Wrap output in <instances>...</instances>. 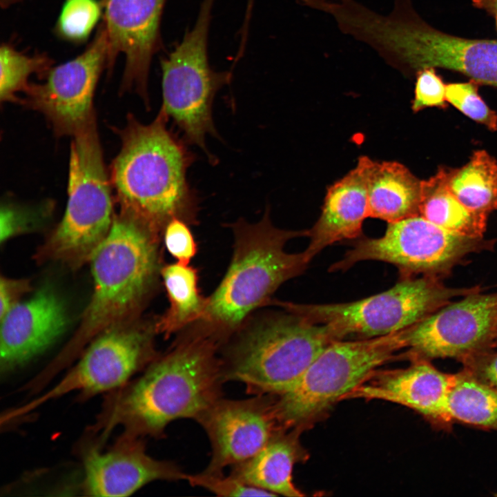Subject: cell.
I'll return each instance as SVG.
<instances>
[{"instance_id":"1f68e13d","label":"cell","mask_w":497,"mask_h":497,"mask_svg":"<svg viewBox=\"0 0 497 497\" xmlns=\"http://www.w3.org/2000/svg\"><path fill=\"white\" fill-rule=\"evenodd\" d=\"M164 244L169 253L177 262L188 264L197 253V247L186 221L172 218L164 227Z\"/></svg>"},{"instance_id":"d6986e66","label":"cell","mask_w":497,"mask_h":497,"mask_svg":"<svg viewBox=\"0 0 497 497\" xmlns=\"http://www.w3.org/2000/svg\"><path fill=\"white\" fill-rule=\"evenodd\" d=\"M66 305L50 287L18 302L1 318L0 370L8 373L46 351L65 331Z\"/></svg>"},{"instance_id":"4dcf8cb0","label":"cell","mask_w":497,"mask_h":497,"mask_svg":"<svg viewBox=\"0 0 497 497\" xmlns=\"http://www.w3.org/2000/svg\"><path fill=\"white\" fill-rule=\"evenodd\" d=\"M416 76L412 110L417 112L427 107L445 106L446 84L438 75L435 68H422Z\"/></svg>"},{"instance_id":"9c48e42d","label":"cell","mask_w":497,"mask_h":497,"mask_svg":"<svg viewBox=\"0 0 497 497\" xmlns=\"http://www.w3.org/2000/svg\"><path fill=\"white\" fill-rule=\"evenodd\" d=\"M110 182L94 121L73 136L67 206L46 244V254L72 263L90 259L113 222Z\"/></svg>"},{"instance_id":"30bf717a","label":"cell","mask_w":497,"mask_h":497,"mask_svg":"<svg viewBox=\"0 0 497 497\" xmlns=\"http://www.w3.org/2000/svg\"><path fill=\"white\" fill-rule=\"evenodd\" d=\"M215 0H203L195 23L161 61L163 110L184 133L186 142L202 149L208 135L218 137L212 106L217 92L231 81L232 73L217 72L208 58V36Z\"/></svg>"},{"instance_id":"83f0119b","label":"cell","mask_w":497,"mask_h":497,"mask_svg":"<svg viewBox=\"0 0 497 497\" xmlns=\"http://www.w3.org/2000/svg\"><path fill=\"white\" fill-rule=\"evenodd\" d=\"M101 14L96 0H66L57 23V31L68 41L79 42L88 38Z\"/></svg>"},{"instance_id":"4fadbf2b","label":"cell","mask_w":497,"mask_h":497,"mask_svg":"<svg viewBox=\"0 0 497 497\" xmlns=\"http://www.w3.org/2000/svg\"><path fill=\"white\" fill-rule=\"evenodd\" d=\"M108 41L103 24L81 55L51 68L42 84H29L19 101L42 113L58 136H74L95 121L92 100L108 64Z\"/></svg>"},{"instance_id":"4316f807","label":"cell","mask_w":497,"mask_h":497,"mask_svg":"<svg viewBox=\"0 0 497 497\" xmlns=\"http://www.w3.org/2000/svg\"><path fill=\"white\" fill-rule=\"evenodd\" d=\"M52 60L44 55H26L10 44L3 43L0 49V99L2 101H19L16 94L28 86L30 75H46Z\"/></svg>"},{"instance_id":"484cf974","label":"cell","mask_w":497,"mask_h":497,"mask_svg":"<svg viewBox=\"0 0 497 497\" xmlns=\"http://www.w3.org/2000/svg\"><path fill=\"white\" fill-rule=\"evenodd\" d=\"M449 413L453 422L497 431V389L462 369L456 373Z\"/></svg>"},{"instance_id":"603a6c76","label":"cell","mask_w":497,"mask_h":497,"mask_svg":"<svg viewBox=\"0 0 497 497\" xmlns=\"http://www.w3.org/2000/svg\"><path fill=\"white\" fill-rule=\"evenodd\" d=\"M419 215L451 232L483 237L487 218L465 207L448 185V171L443 168L421 181Z\"/></svg>"},{"instance_id":"44dd1931","label":"cell","mask_w":497,"mask_h":497,"mask_svg":"<svg viewBox=\"0 0 497 497\" xmlns=\"http://www.w3.org/2000/svg\"><path fill=\"white\" fill-rule=\"evenodd\" d=\"M299 431L277 434L254 456L233 466L231 474L274 496H303L292 478L293 466L303 458L298 440Z\"/></svg>"},{"instance_id":"f546056e","label":"cell","mask_w":497,"mask_h":497,"mask_svg":"<svg viewBox=\"0 0 497 497\" xmlns=\"http://www.w3.org/2000/svg\"><path fill=\"white\" fill-rule=\"evenodd\" d=\"M186 480L193 487H200L221 496H274L270 492L247 485L230 474L212 472L206 470L194 474H188Z\"/></svg>"},{"instance_id":"f1b7e54d","label":"cell","mask_w":497,"mask_h":497,"mask_svg":"<svg viewBox=\"0 0 497 497\" xmlns=\"http://www.w3.org/2000/svg\"><path fill=\"white\" fill-rule=\"evenodd\" d=\"M446 99L465 116L490 130H497V113L479 95L476 82L471 80L447 84Z\"/></svg>"},{"instance_id":"2e32d148","label":"cell","mask_w":497,"mask_h":497,"mask_svg":"<svg viewBox=\"0 0 497 497\" xmlns=\"http://www.w3.org/2000/svg\"><path fill=\"white\" fill-rule=\"evenodd\" d=\"M166 0H104L103 25L108 41L107 68L119 54L125 58L122 90H133L149 104L148 83L153 55L159 47Z\"/></svg>"},{"instance_id":"ac0fdd59","label":"cell","mask_w":497,"mask_h":497,"mask_svg":"<svg viewBox=\"0 0 497 497\" xmlns=\"http://www.w3.org/2000/svg\"><path fill=\"white\" fill-rule=\"evenodd\" d=\"M410 360L411 364L403 369L376 370L345 398L402 405L422 415L436 428L448 429L454 422L449 413V398L456 373L439 370L429 360Z\"/></svg>"},{"instance_id":"74e56055","label":"cell","mask_w":497,"mask_h":497,"mask_svg":"<svg viewBox=\"0 0 497 497\" xmlns=\"http://www.w3.org/2000/svg\"><path fill=\"white\" fill-rule=\"evenodd\" d=\"M495 496H497V494H496Z\"/></svg>"},{"instance_id":"e0dca14e","label":"cell","mask_w":497,"mask_h":497,"mask_svg":"<svg viewBox=\"0 0 497 497\" xmlns=\"http://www.w3.org/2000/svg\"><path fill=\"white\" fill-rule=\"evenodd\" d=\"M99 444L82 449L83 489L92 496H126L156 480H186L176 464L150 457L142 438L123 433L107 451Z\"/></svg>"},{"instance_id":"5b68a950","label":"cell","mask_w":497,"mask_h":497,"mask_svg":"<svg viewBox=\"0 0 497 497\" xmlns=\"http://www.w3.org/2000/svg\"><path fill=\"white\" fill-rule=\"evenodd\" d=\"M233 228L235 242L231 264L207 298L202 319L210 325L204 333L215 341L217 334L237 328L282 284L302 274L309 263L303 252L288 253L284 250L289 240L309 237V230L277 228L270 221L269 210L259 222L238 221Z\"/></svg>"},{"instance_id":"8d00e7d4","label":"cell","mask_w":497,"mask_h":497,"mask_svg":"<svg viewBox=\"0 0 497 497\" xmlns=\"http://www.w3.org/2000/svg\"><path fill=\"white\" fill-rule=\"evenodd\" d=\"M254 3L255 0H247L246 9L248 10H252L253 8Z\"/></svg>"},{"instance_id":"7c38bea8","label":"cell","mask_w":497,"mask_h":497,"mask_svg":"<svg viewBox=\"0 0 497 497\" xmlns=\"http://www.w3.org/2000/svg\"><path fill=\"white\" fill-rule=\"evenodd\" d=\"M154 360L148 331L113 326L95 338L77 363L53 387L27 404L7 411L6 419L12 422L70 392H80L81 399L110 392L130 382L133 376Z\"/></svg>"},{"instance_id":"ffe728a7","label":"cell","mask_w":497,"mask_h":497,"mask_svg":"<svg viewBox=\"0 0 497 497\" xmlns=\"http://www.w3.org/2000/svg\"><path fill=\"white\" fill-rule=\"evenodd\" d=\"M372 159L361 156L356 167L327 189L322 213L309 230L310 242L303 251L310 261L324 248L360 237L368 214L367 179Z\"/></svg>"},{"instance_id":"d4e9b609","label":"cell","mask_w":497,"mask_h":497,"mask_svg":"<svg viewBox=\"0 0 497 497\" xmlns=\"http://www.w3.org/2000/svg\"><path fill=\"white\" fill-rule=\"evenodd\" d=\"M448 185L469 210L487 217L497 209V162L478 150L461 168L448 171Z\"/></svg>"},{"instance_id":"d590c367","label":"cell","mask_w":497,"mask_h":497,"mask_svg":"<svg viewBox=\"0 0 497 497\" xmlns=\"http://www.w3.org/2000/svg\"><path fill=\"white\" fill-rule=\"evenodd\" d=\"M20 1L21 0H0V3L2 8H6Z\"/></svg>"},{"instance_id":"cb8c5ba5","label":"cell","mask_w":497,"mask_h":497,"mask_svg":"<svg viewBox=\"0 0 497 497\" xmlns=\"http://www.w3.org/2000/svg\"><path fill=\"white\" fill-rule=\"evenodd\" d=\"M169 300V307L160 318L156 329L166 337L188 324L202 320L207 298L198 289L197 270L179 262L165 266L161 270Z\"/></svg>"},{"instance_id":"52a82bcc","label":"cell","mask_w":497,"mask_h":497,"mask_svg":"<svg viewBox=\"0 0 497 497\" xmlns=\"http://www.w3.org/2000/svg\"><path fill=\"white\" fill-rule=\"evenodd\" d=\"M405 348V329L375 338L333 342L293 387L273 396L281 425L286 430H300L320 418L382 364L398 358L396 353Z\"/></svg>"},{"instance_id":"8992f818","label":"cell","mask_w":497,"mask_h":497,"mask_svg":"<svg viewBox=\"0 0 497 497\" xmlns=\"http://www.w3.org/2000/svg\"><path fill=\"white\" fill-rule=\"evenodd\" d=\"M285 311L252 327L230 349L222 360L225 381L242 382L255 395L279 396L336 341L327 326Z\"/></svg>"},{"instance_id":"3957f363","label":"cell","mask_w":497,"mask_h":497,"mask_svg":"<svg viewBox=\"0 0 497 497\" xmlns=\"http://www.w3.org/2000/svg\"><path fill=\"white\" fill-rule=\"evenodd\" d=\"M157 233L121 214L90 257L94 291L75 336L48 367L58 374L93 338L115 326L142 302L157 269Z\"/></svg>"},{"instance_id":"836d02e7","label":"cell","mask_w":497,"mask_h":497,"mask_svg":"<svg viewBox=\"0 0 497 497\" xmlns=\"http://www.w3.org/2000/svg\"><path fill=\"white\" fill-rule=\"evenodd\" d=\"M28 288L27 282L1 277L0 284V318L18 302L17 300Z\"/></svg>"},{"instance_id":"e575fe53","label":"cell","mask_w":497,"mask_h":497,"mask_svg":"<svg viewBox=\"0 0 497 497\" xmlns=\"http://www.w3.org/2000/svg\"><path fill=\"white\" fill-rule=\"evenodd\" d=\"M474 6L493 15L496 19L497 29V0H471Z\"/></svg>"},{"instance_id":"6da1fadb","label":"cell","mask_w":497,"mask_h":497,"mask_svg":"<svg viewBox=\"0 0 497 497\" xmlns=\"http://www.w3.org/2000/svg\"><path fill=\"white\" fill-rule=\"evenodd\" d=\"M216 349L202 333L180 340L138 378L109 392L92 431L104 439L121 426L134 436L160 438L175 420H197L222 398L225 380Z\"/></svg>"},{"instance_id":"5bb4252c","label":"cell","mask_w":497,"mask_h":497,"mask_svg":"<svg viewBox=\"0 0 497 497\" xmlns=\"http://www.w3.org/2000/svg\"><path fill=\"white\" fill-rule=\"evenodd\" d=\"M405 358L467 356L497 347V293L480 290L449 302L405 329Z\"/></svg>"},{"instance_id":"7a4b0ae2","label":"cell","mask_w":497,"mask_h":497,"mask_svg":"<svg viewBox=\"0 0 497 497\" xmlns=\"http://www.w3.org/2000/svg\"><path fill=\"white\" fill-rule=\"evenodd\" d=\"M168 119L161 109L149 124L129 115L117 131L121 146L110 177L121 214L157 233L173 217L193 221L197 207L186 177L195 157L167 128Z\"/></svg>"},{"instance_id":"9a60e30c","label":"cell","mask_w":497,"mask_h":497,"mask_svg":"<svg viewBox=\"0 0 497 497\" xmlns=\"http://www.w3.org/2000/svg\"><path fill=\"white\" fill-rule=\"evenodd\" d=\"M206 432L212 456L205 470L222 472L257 454L286 431L279 422L271 395L244 400H217L197 420Z\"/></svg>"},{"instance_id":"7402d4cb","label":"cell","mask_w":497,"mask_h":497,"mask_svg":"<svg viewBox=\"0 0 497 497\" xmlns=\"http://www.w3.org/2000/svg\"><path fill=\"white\" fill-rule=\"evenodd\" d=\"M419 180L397 162L372 160L368 173V214L388 223L419 215Z\"/></svg>"},{"instance_id":"ba28073f","label":"cell","mask_w":497,"mask_h":497,"mask_svg":"<svg viewBox=\"0 0 497 497\" xmlns=\"http://www.w3.org/2000/svg\"><path fill=\"white\" fill-rule=\"evenodd\" d=\"M480 290L452 288L440 278L407 277L380 293L347 303L282 302L283 309L329 327L336 340L366 339L407 329L451 302Z\"/></svg>"},{"instance_id":"277c9868","label":"cell","mask_w":497,"mask_h":497,"mask_svg":"<svg viewBox=\"0 0 497 497\" xmlns=\"http://www.w3.org/2000/svg\"><path fill=\"white\" fill-rule=\"evenodd\" d=\"M355 36L404 74L439 68L497 87V40L440 31L422 19L411 0H395L387 15L365 10L356 21Z\"/></svg>"},{"instance_id":"8fae6325","label":"cell","mask_w":497,"mask_h":497,"mask_svg":"<svg viewBox=\"0 0 497 497\" xmlns=\"http://www.w3.org/2000/svg\"><path fill=\"white\" fill-rule=\"evenodd\" d=\"M494 244L491 240L457 234L416 215L388 223L380 237L358 240L329 271H346L361 261L378 260L396 266L401 277L421 274L440 279L468 255L491 249Z\"/></svg>"},{"instance_id":"d6a6232c","label":"cell","mask_w":497,"mask_h":497,"mask_svg":"<svg viewBox=\"0 0 497 497\" xmlns=\"http://www.w3.org/2000/svg\"><path fill=\"white\" fill-rule=\"evenodd\" d=\"M460 362L466 373L497 389V351L492 349L480 351Z\"/></svg>"}]
</instances>
